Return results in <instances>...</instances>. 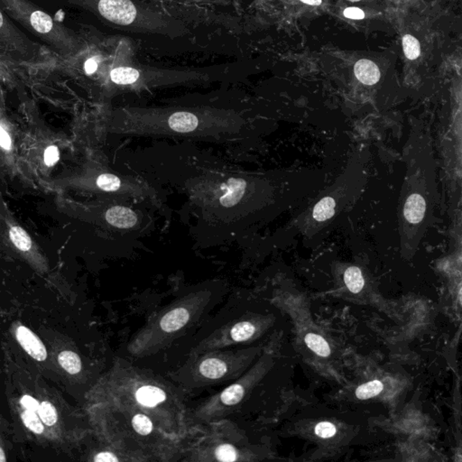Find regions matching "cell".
<instances>
[{
    "mask_svg": "<svg viewBox=\"0 0 462 462\" xmlns=\"http://www.w3.org/2000/svg\"><path fill=\"white\" fill-rule=\"evenodd\" d=\"M20 403L24 408L33 412H38L40 406L38 401L30 396H24Z\"/></svg>",
    "mask_w": 462,
    "mask_h": 462,
    "instance_id": "cell-26",
    "label": "cell"
},
{
    "mask_svg": "<svg viewBox=\"0 0 462 462\" xmlns=\"http://www.w3.org/2000/svg\"><path fill=\"white\" fill-rule=\"evenodd\" d=\"M106 220L110 225L121 229L133 228L137 222V214L130 208L115 206L106 213Z\"/></svg>",
    "mask_w": 462,
    "mask_h": 462,
    "instance_id": "cell-9",
    "label": "cell"
},
{
    "mask_svg": "<svg viewBox=\"0 0 462 462\" xmlns=\"http://www.w3.org/2000/svg\"><path fill=\"white\" fill-rule=\"evenodd\" d=\"M12 146L11 139L7 131L0 125V146L6 150H10Z\"/></svg>",
    "mask_w": 462,
    "mask_h": 462,
    "instance_id": "cell-28",
    "label": "cell"
},
{
    "mask_svg": "<svg viewBox=\"0 0 462 462\" xmlns=\"http://www.w3.org/2000/svg\"><path fill=\"white\" fill-rule=\"evenodd\" d=\"M334 201L332 198H324L315 206L314 218L317 222H325L332 218L334 213Z\"/></svg>",
    "mask_w": 462,
    "mask_h": 462,
    "instance_id": "cell-18",
    "label": "cell"
},
{
    "mask_svg": "<svg viewBox=\"0 0 462 462\" xmlns=\"http://www.w3.org/2000/svg\"><path fill=\"white\" fill-rule=\"evenodd\" d=\"M109 442L137 461H170L192 434L194 424L178 388L118 360L106 382Z\"/></svg>",
    "mask_w": 462,
    "mask_h": 462,
    "instance_id": "cell-1",
    "label": "cell"
},
{
    "mask_svg": "<svg viewBox=\"0 0 462 462\" xmlns=\"http://www.w3.org/2000/svg\"><path fill=\"white\" fill-rule=\"evenodd\" d=\"M6 461H7V459H6L5 452L0 447V462H5Z\"/></svg>",
    "mask_w": 462,
    "mask_h": 462,
    "instance_id": "cell-31",
    "label": "cell"
},
{
    "mask_svg": "<svg viewBox=\"0 0 462 462\" xmlns=\"http://www.w3.org/2000/svg\"><path fill=\"white\" fill-rule=\"evenodd\" d=\"M98 11L110 22L127 26L136 20L137 8L130 0H99Z\"/></svg>",
    "mask_w": 462,
    "mask_h": 462,
    "instance_id": "cell-7",
    "label": "cell"
},
{
    "mask_svg": "<svg viewBox=\"0 0 462 462\" xmlns=\"http://www.w3.org/2000/svg\"><path fill=\"white\" fill-rule=\"evenodd\" d=\"M38 415L43 423L47 426H53L57 422V412L54 406L49 402H43L40 403Z\"/></svg>",
    "mask_w": 462,
    "mask_h": 462,
    "instance_id": "cell-20",
    "label": "cell"
},
{
    "mask_svg": "<svg viewBox=\"0 0 462 462\" xmlns=\"http://www.w3.org/2000/svg\"><path fill=\"white\" fill-rule=\"evenodd\" d=\"M350 1L357 2V1H360V0H350Z\"/></svg>",
    "mask_w": 462,
    "mask_h": 462,
    "instance_id": "cell-32",
    "label": "cell"
},
{
    "mask_svg": "<svg viewBox=\"0 0 462 462\" xmlns=\"http://www.w3.org/2000/svg\"><path fill=\"white\" fill-rule=\"evenodd\" d=\"M354 72L361 84L365 85H374L380 79L381 73L378 66L368 59L357 61L355 64Z\"/></svg>",
    "mask_w": 462,
    "mask_h": 462,
    "instance_id": "cell-11",
    "label": "cell"
},
{
    "mask_svg": "<svg viewBox=\"0 0 462 462\" xmlns=\"http://www.w3.org/2000/svg\"><path fill=\"white\" fill-rule=\"evenodd\" d=\"M58 361L69 374L76 375L82 370V360L78 355L72 351H63L58 357Z\"/></svg>",
    "mask_w": 462,
    "mask_h": 462,
    "instance_id": "cell-14",
    "label": "cell"
},
{
    "mask_svg": "<svg viewBox=\"0 0 462 462\" xmlns=\"http://www.w3.org/2000/svg\"><path fill=\"white\" fill-rule=\"evenodd\" d=\"M97 63L95 62H88L86 64V70L88 73H93L96 71Z\"/></svg>",
    "mask_w": 462,
    "mask_h": 462,
    "instance_id": "cell-29",
    "label": "cell"
},
{
    "mask_svg": "<svg viewBox=\"0 0 462 462\" xmlns=\"http://www.w3.org/2000/svg\"><path fill=\"white\" fill-rule=\"evenodd\" d=\"M384 385L380 381H370L369 383L361 385L356 390V396L361 400L372 399L381 393Z\"/></svg>",
    "mask_w": 462,
    "mask_h": 462,
    "instance_id": "cell-19",
    "label": "cell"
},
{
    "mask_svg": "<svg viewBox=\"0 0 462 462\" xmlns=\"http://www.w3.org/2000/svg\"><path fill=\"white\" fill-rule=\"evenodd\" d=\"M300 1L310 6H320L323 3V0H300Z\"/></svg>",
    "mask_w": 462,
    "mask_h": 462,
    "instance_id": "cell-30",
    "label": "cell"
},
{
    "mask_svg": "<svg viewBox=\"0 0 462 462\" xmlns=\"http://www.w3.org/2000/svg\"><path fill=\"white\" fill-rule=\"evenodd\" d=\"M305 339L308 348H311L314 353L319 355L321 357H325L330 356V348L328 342L323 337H321L320 335L309 333V334L305 336Z\"/></svg>",
    "mask_w": 462,
    "mask_h": 462,
    "instance_id": "cell-16",
    "label": "cell"
},
{
    "mask_svg": "<svg viewBox=\"0 0 462 462\" xmlns=\"http://www.w3.org/2000/svg\"><path fill=\"white\" fill-rule=\"evenodd\" d=\"M9 237L12 242L22 251H29L32 247V240L29 235L18 226H13L9 229Z\"/></svg>",
    "mask_w": 462,
    "mask_h": 462,
    "instance_id": "cell-17",
    "label": "cell"
},
{
    "mask_svg": "<svg viewBox=\"0 0 462 462\" xmlns=\"http://www.w3.org/2000/svg\"><path fill=\"white\" fill-rule=\"evenodd\" d=\"M213 290L198 291L176 300L151 318L128 346L132 356L143 357L157 353L171 339L194 325L213 305Z\"/></svg>",
    "mask_w": 462,
    "mask_h": 462,
    "instance_id": "cell-2",
    "label": "cell"
},
{
    "mask_svg": "<svg viewBox=\"0 0 462 462\" xmlns=\"http://www.w3.org/2000/svg\"><path fill=\"white\" fill-rule=\"evenodd\" d=\"M110 78L117 84H132L139 78V72L130 67H118L110 72Z\"/></svg>",
    "mask_w": 462,
    "mask_h": 462,
    "instance_id": "cell-13",
    "label": "cell"
},
{
    "mask_svg": "<svg viewBox=\"0 0 462 462\" xmlns=\"http://www.w3.org/2000/svg\"><path fill=\"white\" fill-rule=\"evenodd\" d=\"M0 8L60 56H70L77 51L75 33L31 0H0Z\"/></svg>",
    "mask_w": 462,
    "mask_h": 462,
    "instance_id": "cell-3",
    "label": "cell"
},
{
    "mask_svg": "<svg viewBox=\"0 0 462 462\" xmlns=\"http://www.w3.org/2000/svg\"><path fill=\"white\" fill-rule=\"evenodd\" d=\"M336 427L334 424L329 423V422H321L318 424L315 427V433L321 438L328 439L330 437L334 436L336 434Z\"/></svg>",
    "mask_w": 462,
    "mask_h": 462,
    "instance_id": "cell-24",
    "label": "cell"
},
{
    "mask_svg": "<svg viewBox=\"0 0 462 462\" xmlns=\"http://www.w3.org/2000/svg\"><path fill=\"white\" fill-rule=\"evenodd\" d=\"M245 187H246V183H245L244 180L240 178L229 179L226 194L220 199V203L226 207L233 206V205L237 204L242 197Z\"/></svg>",
    "mask_w": 462,
    "mask_h": 462,
    "instance_id": "cell-12",
    "label": "cell"
},
{
    "mask_svg": "<svg viewBox=\"0 0 462 462\" xmlns=\"http://www.w3.org/2000/svg\"><path fill=\"white\" fill-rule=\"evenodd\" d=\"M167 124L174 132L190 133L199 127V118L191 112H176L167 119Z\"/></svg>",
    "mask_w": 462,
    "mask_h": 462,
    "instance_id": "cell-10",
    "label": "cell"
},
{
    "mask_svg": "<svg viewBox=\"0 0 462 462\" xmlns=\"http://www.w3.org/2000/svg\"><path fill=\"white\" fill-rule=\"evenodd\" d=\"M97 185L105 192L118 191L121 187V180L114 174H104L98 177Z\"/></svg>",
    "mask_w": 462,
    "mask_h": 462,
    "instance_id": "cell-21",
    "label": "cell"
},
{
    "mask_svg": "<svg viewBox=\"0 0 462 462\" xmlns=\"http://www.w3.org/2000/svg\"><path fill=\"white\" fill-rule=\"evenodd\" d=\"M42 50L0 8V53L17 62L36 63L41 61Z\"/></svg>",
    "mask_w": 462,
    "mask_h": 462,
    "instance_id": "cell-6",
    "label": "cell"
},
{
    "mask_svg": "<svg viewBox=\"0 0 462 462\" xmlns=\"http://www.w3.org/2000/svg\"><path fill=\"white\" fill-rule=\"evenodd\" d=\"M17 339L20 344L22 346L24 351L27 354L38 361H44L47 360V351L45 345L40 341L38 336L33 333L26 327L20 326L17 330Z\"/></svg>",
    "mask_w": 462,
    "mask_h": 462,
    "instance_id": "cell-8",
    "label": "cell"
},
{
    "mask_svg": "<svg viewBox=\"0 0 462 462\" xmlns=\"http://www.w3.org/2000/svg\"><path fill=\"white\" fill-rule=\"evenodd\" d=\"M22 419L24 425L33 433L40 434L44 431V425H43L41 419H40L39 415H36V412L26 410L23 413Z\"/></svg>",
    "mask_w": 462,
    "mask_h": 462,
    "instance_id": "cell-23",
    "label": "cell"
},
{
    "mask_svg": "<svg viewBox=\"0 0 462 462\" xmlns=\"http://www.w3.org/2000/svg\"><path fill=\"white\" fill-rule=\"evenodd\" d=\"M208 429L190 447L188 461L234 462L245 460V447L236 425L220 420L207 423Z\"/></svg>",
    "mask_w": 462,
    "mask_h": 462,
    "instance_id": "cell-5",
    "label": "cell"
},
{
    "mask_svg": "<svg viewBox=\"0 0 462 462\" xmlns=\"http://www.w3.org/2000/svg\"><path fill=\"white\" fill-rule=\"evenodd\" d=\"M59 150L56 146H52L45 150V163L48 165V167H52L56 164V162L59 160Z\"/></svg>",
    "mask_w": 462,
    "mask_h": 462,
    "instance_id": "cell-25",
    "label": "cell"
},
{
    "mask_svg": "<svg viewBox=\"0 0 462 462\" xmlns=\"http://www.w3.org/2000/svg\"><path fill=\"white\" fill-rule=\"evenodd\" d=\"M344 16L350 20H360L365 17V13L360 8H348L344 12Z\"/></svg>",
    "mask_w": 462,
    "mask_h": 462,
    "instance_id": "cell-27",
    "label": "cell"
},
{
    "mask_svg": "<svg viewBox=\"0 0 462 462\" xmlns=\"http://www.w3.org/2000/svg\"><path fill=\"white\" fill-rule=\"evenodd\" d=\"M253 355L249 350H219L194 355V360L174 378L192 388L236 380L245 371Z\"/></svg>",
    "mask_w": 462,
    "mask_h": 462,
    "instance_id": "cell-4",
    "label": "cell"
},
{
    "mask_svg": "<svg viewBox=\"0 0 462 462\" xmlns=\"http://www.w3.org/2000/svg\"><path fill=\"white\" fill-rule=\"evenodd\" d=\"M344 282L348 290L353 293H359L363 289L365 281H364L360 269L357 267H351L345 271Z\"/></svg>",
    "mask_w": 462,
    "mask_h": 462,
    "instance_id": "cell-15",
    "label": "cell"
},
{
    "mask_svg": "<svg viewBox=\"0 0 462 462\" xmlns=\"http://www.w3.org/2000/svg\"><path fill=\"white\" fill-rule=\"evenodd\" d=\"M403 48L406 58L415 60L420 56L421 47L418 40L411 35H406L403 38Z\"/></svg>",
    "mask_w": 462,
    "mask_h": 462,
    "instance_id": "cell-22",
    "label": "cell"
}]
</instances>
